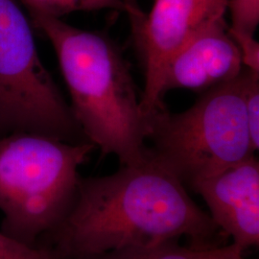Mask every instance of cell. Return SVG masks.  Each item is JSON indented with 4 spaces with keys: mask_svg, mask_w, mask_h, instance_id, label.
<instances>
[{
    "mask_svg": "<svg viewBox=\"0 0 259 259\" xmlns=\"http://www.w3.org/2000/svg\"><path fill=\"white\" fill-rule=\"evenodd\" d=\"M219 229L176 177L147 156L104 177L80 178L70 210L38 241L63 258L85 259L113 250L153 247L182 237L191 247H215Z\"/></svg>",
    "mask_w": 259,
    "mask_h": 259,
    "instance_id": "1",
    "label": "cell"
},
{
    "mask_svg": "<svg viewBox=\"0 0 259 259\" xmlns=\"http://www.w3.org/2000/svg\"><path fill=\"white\" fill-rule=\"evenodd\" d=\"M31 18L53 46L70 94V109L88 141L103 156H116L121 165L144 162L150 124L118 45L108 35L61 19Z\"/></svg>",
    "mask_w": 259,
    "mask_h": 259,
    "instance_id": "2",
    "label": "cell"
},
{
    "mask_svg": "<svg viewBox=\"0 0 259 259\" xmlns=\"http://www.w3.org/2000/svg\"><path fill=\"white\" fill-rule=\"evenodd\" d=\"M96 148L32 133L0 138V232L31 247L55 230L77 195L78 169Z\"/></svg>",
    "mask_w": 259,
    "mask_h": 259,
    "instance_id": "3",
    "label": "cell"
},
{
    "mask_svg": "<svg viewBox=\"0 0 259 259\" xmlns=\"http://www.w3.org/2000/svg\"><path fill=\"white\" fill-rule=\"evenodd\" d=\"M242 73L203 93L185 111L171 113L163 108L149 118L148 139L153 144L147 147V156L185 186L191 188L254 156Z\"/></svg>",
    "mask_w": 259,
    "mask_h": 259,
    "instance_id": "4",
    "label": "cell"
},
{
    "mask_svg": "<svg viewBox=\"0 0 259 259\" xmlns=\"http://www.w3.org/2000/svg\"><path fill=\"white\" fill-rule=\"evenodd\" d=\"M32 133L78 143L83 135L37 54L17 0H0V138Z\"/></svg>",
    "mask_w": 259,
    "mask_h": 259,
    "instance_id": "5",
    "label": "cell"
},
{
    "mask_svg": "<svg viewBox=\"0 0 259 259\" xmlns=\"http://www.w3.org/2000/svg\"><path fill=\"white\" fill-rule=\"evenodd\" d=\"M227 10L228 0H155L149 14L129 17L144 68L141 107L148 119L164 108L162 83L170 60L201 31L225 19Z\"/></svg>",
    "mask_w": 259,
    "mask_h": 259,
    "instance_id": "6",
    "label": "cell"
},
{
    "mask_svg": "<svg viewBox=\"0 0 259 259\" xmlns=\"http://www.w3.org/2000/svg\"><path fill=\"white\" fill-rule=\"evenodd\" d=\"M219 231L242 251L259 244V163L254 156L195 184Z\"/></svg>",
    "mask_w": 259,
    "mask_h": 259,
    "instance_id": "7",
    "label": "cell"
},
{
    "mask_svg": "<svg viewBox=\"0 0 259 259\" xmlns=\"http://www.w3.org/2000/svg\"><path fill=\"white\" fill-rule=\"evenodd\" d=\"M244 68L240 50L226 19H222L201 31L173 56L164 73L162 93L176 89L204 93L234 81Z\"/></svg>",
    "mask_w": 259,
    "mask_h": 259,
    "instance_id": "8",
    "label": "cell"
},
{
    "mask_svg": "<svg viewBox=\"0 0 259 259\" xmlns=\"http://www.w3.org/2000/svg\"><path fill=\"white\" fill-rule=\"evenodd\" d=\"M31 17L60 19L75 12L113 9L128 13L125 0H19Z\"/></svg>",
    "mask_w": 259,
    "mask_h": 259,
    "instance_id": "9",
    "label": "cell"
},
{
    "mask_svg": "<svg viewBox=\"0 0 259 259\" xmlns=\"http://www.w3.org/2000/svg\"><path fill=\"white\" fill-rule=\"evenodd\" d=\"M205 249L181 246L179 241H174L153 247L110 250L85 259H202Z\"/></svg>",
    "mask_w": 259,
    "mask_h": 259,
    "instance_id": "10",
    "label": "cell"
},
{
    "mask_svg": "<svg viewBox=\"0 0 259 259\" xmlns=\"http://www.w3.org/2000/svg\"><path fill=\"white\" fill-rule=\"evenodd\" d=\"M244 106L252 148L259 147V73L244 68L243 73Z\"/></svg>",
    "mask_w": 259,
    "mask_h": 259,
    "instance_id": "11",
    "label": "cell"
},
{
    "mask_svg": "<svg viewBox=\"0 0 259 259\" xmlns=\"http://www.w3.org/2000/svg\"><path fill=\"white\" fill-rule=\"evenodd\" d=\"M228 9L232 15L230 30L254 36L259 23V0H228Z\"/></svg>",
    "mask_w": 259,
    "mask_h": 259,
    "instance_id": "12",
    "label": "cell"
},
{
    "mask_svg": "<svg viewBox=\"0 0 259 259\" xmlns=\"http://www.w3.org/2000/svg\"><path fill=\"white\" fill-rule=\"evenodd\" d=\"M0 259L65 258L48 246H27L0 232Z\"/></svg>",
    "mask_w": 259,
    "mask_h": 259,
    "instance_id": "13",
    "label": "cell"
},
{
    "mask_svg": "<svg viewBox=\"0 0 259 259\" xmlns=\"http://www.w3.org/2000/svg\"><path fill=\"white\" fill-rule=\"evenodd\" d=\"M229 32L240 50L244 66L259 73V44L254 36L233 32L230 28Z\"/></svg>",
    "mask_w": 259,
    "mask_h": 259,
    "instance_id": "14",
    "label": "cell"
},
{
    "mask_svg": "<svg viewBox=\"0 0 259 259\" xmlns=\"http://www.w3.org/2000/svg\"><path fill=\"white\" fill-rule=\"evenodd\" d=\"M242 250L234 244L228 246H215L204 250L202 259H245Z\"/></svg>",
    "mask_w": 259,
    "mask_h": 259,
    "instance_id": "15",
    "label": "cell"
},
{
    "mask_svg": "<svg viewBox=\"0 0 259 259\" xmlns=\"http://www.w3.org/2000/svg\"><path fill=\"white\" fill-rule=\"evenodd\" d=\"M126 3H127V6H128V15L131 14H135L137 13L138 11H139V6L137 4V1L136 0H125Z\"/></svg>",
    "mask_w": 259,
    "mask_h": 259,
    "instance_id": "16",
    "label": "cell"
}]
</instances>
